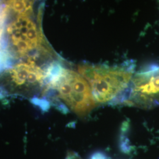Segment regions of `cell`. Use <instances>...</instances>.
I'll list each match as a JSON object with an SVG mask.
<instances>
[{"label":"cell","instance_id":"obj_4","mask_svg":"<svg viewBox=\"0 0 159 159\" xmlns=\"http://www.w3.org/2000/svg\"><path fill=\"white\" fill-rule=\"evenodd\" d=\"M142 109L159 106V66L150 65L134 74L127 88L114 100L113 105Z\"/></svg>","mask_w":159,"mask_h":159},{"label":"cell","instance_id":"obj_5","mask_svg":"<svg viewBox=\"0 0 159 159\" xmlns=\"http://www.w3.org/2000/svg\"><path fill=\"white\" fill-rule=\"evenodd\" d=\"M7 8L17 16H33L35 0H2Z\"/></svg>","mask_w":159,"mask_h":159},{"label":"cell","instance_id":"obj_3","mask_svg":"<svg viewBox=\"0 0 159 159\" xmlns=\"http://www.w3.org/2000/svg\"><path fill=\"white\" fill-rule=\"evenodd\" d=\"M47 67L27 60L4 71L0 74V100L22 97L31 102L40 98L45 85Z\"/></svg>","mask_w":159,"mask_h":159},{"label":"cell","instance_id":"obj_7","mask_svg":"<svg viewBox=\"0 0 159 159\" xmlns=\"http://www.w3.org/2000/svg\"><path fill=\"white\" fill-rule=\"evenodd\" d=\"M66 159H82L79 156L74 152H70L68 153Z\"/></svg>","mask_w":159,"mask_h":159},{"label":"cell","instance_id":"obj_6","mask_svg":"<svg viewBox=\"0 0 159 159\" xmlns=\"http://www.w3.org/2000/svg\"><path fill=\"white\" fill-rule=\"evenodd\" d=\"M6 28H0V52L6 48Z\"/></svg>","mask_w":159,"mask_h":159},{"label":"cell","instance_id":"obj_8","mask_svg":"<svg viewBox=\"0 0 159 159\" xmlns=\"http://www.w3.org/2000/svg\"></svg>","mask_w":159,"mask_h":159},{"label":"cell","instance_id":"obj_1","mask_svg":"<svg viewBox=\"0 0 159 159\" xmlns=\"http://www.w3.org/2000/svg\"><path fill=\"white\" fill-rule=\"evenodd\" d=\"M43 4L39 8L38 20L33 16H17L7 23L6 29V50L14 60H30L44 66L58 60L60 57L46 40L42 30Z\"/></svg>","mask_w":159,"mask_h":159},{"label":"cell","instance_id":"obj_2","mask_svg":"<svg viewBox=\"0 0 159 159\" xmlns=\"http://www.w3.org/2000/svg\"><path fill=\"white\" fill-rule=\"evenodd\" d=\"M134 69L133 62L120 66L85 63L79 66L78 72L89 83L97 103L110 104L127 88L134 75Z\"/></svg>","mask_w":159,"mask_h":159}]
</instances>
